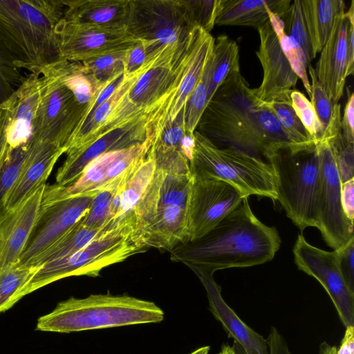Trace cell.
I'll return each mask as SVG.
<instances>
[{
	"label": "cell",
	"instance_id": "74e56055",
	"mask_svg": "<svg viewBox=\"0 0 354 354\" xmlns=\"http://www.w3.org/2000/svg\"><path fill=\"white\" fill-rule=\"evenodd\" d=\"M124 53L109 54L82 62L84 71L102 85L124 74Z\"/></svg>",
	"mask_w": 354,
	"mask_h": 354
},
{
	"label": "cell",
	"instance_id": "8fae6325",
	"mask_svg": "<svg viewBox=\"0 0 354 354\" xmlns=\"http://www.w3.org/2000/svg\"><path fill=\"white\" fill-rule=\"evenodd\" d=\"M331 129L326 127L315 142L320 174L317 196V228L326 243L339 250L354 240L353 221L345 214L341 199L342 182L330 142Z\"/></svg>",
	"mask_w": 354,
	"mask_h": 354
},
{
	"label": "cell",
	"instance_id": "d6a6232c",
	"mask_svg": "<svg viewBox=\"0 0 354 354\" xmlns=\"http://www.w3.org/2000/svg\"><path fill=\"white\" fill-rule=\"evenodd\" d=\"M39 267L19 266L17 263L0 268V313L17 303L21 289L37 272Z\"/></svg>",
	"mask_w": 354,
	"mask_h": 354
},
{
	"label": "cell",
	"instance_id": "b9f144b4",
	"mask_svg": "<svg viewBox=\"0 0 354 354\" xmlns=\"http://www.w3.org/2000/svg\"><path fill=\"white\" fill-rule=\"evenodd\" d=\"M308 72L311 80L310 102L325 129L332 118L335 104L328 97L324 87L317 78L314 67L310 64H308Z\"/></svg>",
	"mask_w": 354,
	"mask_h": 354
},
{
	"label": "cell",
	"instance_id": "60d3db41",
	"mask_svg": "<svg viewBox=\"0 0 354 354\" xmlns=\"http://www.w3.org/2000/svg\"><path fill=\"white\" fill-rule=\"evenodd\" d=\"M220 0H189L186 4L194 26L209 32L215 26Z\"/></svg>",
	"mask_w": 354,
	"mask_h": 354
},
{
	"label": "cell",
	"instance_id": "7402d4cb",
	"mask_svg": "<svg viewBox=\"0 0 354 354\" xmlns=\"http://www.w3.org/2000/svg\"><path fill=\"white\" fill-rule=\"evenodd\" d=\"M214 40V38L209 32L196 27L189 59L178 89L160 116L147 131V138L150 143L165 125L173 121L184 108L212 55Z\"/></svg>",
	"mask_w": 354,
	"mask_h": 354
},
{
	"label": "cell",
	"instance_id": "9c48e42d",
	"mask_svg": "<svg viewBox=\"0 0 354 354\" xmlns=\"http://www.w3.org/2000/svg\"><path fill=\"white\" fill-rule=\"evenodd\" d=\"M146 250L129 228H116L99 234L77 252L39 267L19 292L17 302L25 295L65 277H97L102 269Z\"/></svg>",
	"mask_w": 354,
	"mask_h": 354
},
{
	"label": "cell",
	"instance_id": "484cf974",
	"mask_svg": "<svg viewBox=\"0 0 354 354\" xmlns=\"http://www.w3.org/2000/svg\"><path fill=\"white\" fill-rule=\"evenodd\" d=\"M67 21L109 29L127 30L130 0H62Z\"/></svg>",
	"mask_w": 354,
	"mask_h": 354
},
{
	"label": "cell",
	"instance_id": "f907efd6",
	"mask_svg": "<svg viewBox=\"0 0 354 354\" xmlns=\"http://www.w3.org/2000/svg\"><path fill=\"white\" fill-rule=\"evenodd\" d=\"M218 354H244V353L240 346L234 343L232 346L226 344H223Z\"/></svg>",
	"mask_w": 354,
	"mask_h": 354
},
{
	"label": "cell",
	"instance_id": "5b68a950",
	"mask_svg": "<svg viewBox=\"0 0 354 354\" xmlns=\"http://www.w3.org/2000/svg\"><path fill=\"white\" fill-rule=\"evenodd\" d=\"M64 10L62 0H0V39L19 68L39 75L57 58L55 28Z\"/></svg>",
	"mask_w": 354,
	"mask_h": 354
},
{
	"label": "cell",
	"instance_id": "4fadbf2b",
	"mask_svg": "<svg viewBox=\"0 0 354 354\" xmlns=\"http://www.w3.org/2000/svg\"><path fill=\"white\" fill-rule=\"evenodd\" d=\"M40 96L32 139L64 148L86 110L72 92L55 78L41 75Z\"/></svg>",
	"mask_w": 354,
	"mask_h": 354
},
{
	"label": "cell",
	"instance_id": "6da1fadb",
	"mask_svg": "<svg viewBox=\"0 0 354 354\" xmlns=\"http://www.w3.org/2000/svg\"><path fill=\"white\" fill-rule=\"evenodd\" d=\"M196 131L218 147L259 158L283 148H304L289 140L240 70L231 73L215 92Z\"/></svg>",
	"mask_w": 354,
	"mask_h": 354
},
{
	"label": "cell",
	"instance_id": "603a6c76",
	"mask_svg": "<svg viewBox=\"0 0 354 354\" xmlns=\"http://www.w3.org/2000/svg\"><path fill=\"white\" fill-rule=\"evenodd\" d=\"M189 268L197 275L206 290L211 313L244 354H269L266 339L246 325L227 304L213 274L196 267Z\"/></svg>",
	"mask_w": 354,
	"mask_h": 354
},
{
	"label": "cell",
	"instance_id": "f6af8a7d",
	"mask_svg": "<svg viewBox=\"0 0 354 354\" xmlns=\"http://www.w3.org/2000/svg\"><path fill=\"white\" fill-rule=\"evenodd\" d=\"M354 94H348L343 117L341 118V133L344 140L354 143Z\"/></svg>",
	"mask_w": 354,
	"mask_h": 354
},
{
	"label": "cell",
	"instance_id": "bcb514c9",
	"mask_svg": "<svg viewBox=\"0 0 354 354\" xmlns=\"http://www.w3.org/2000/svg\"><path fill=\"white\" fill-rule=\"evenodd\" d=\"M341 199L346 216L353 221L354 218V178L342 183Z\"/></svg>",
	"mask_w": 354,
	"mask_h": 354
},
{
	"label": "cell",
	"instance_id": "9a60e30c",
	"mask_svg": "<svg viewBox=\"0 0 354 354\" xmlns=\"http://www.w3.org/2000/svg\"><path fill=\"white\" fill-rule=\"evenodd\" d=\"M55 33L57 58L80 63L125 52L139 41L127 30L77 24L63 18L57 23Z\"/></svg>",
	"mask_w": 354,
	"mask_h": 354
},
{
	"label": "cell",
	"instance_id": "ab89813d",
	"mask_svg": "<svg viewBox=\"0 0 354 354\" xmlns=\"http://www.w3.org/2000/svg\"><path fill=\"white\" fill-rule=\"evenodd\" d=\"M14 56L0 39V102L7 99L25 80Z\"/></svg>",
	"mask_w": 354,
	"mask_h": 354
},
{
	"label": "cell",
	"instance_id": "d4e9b609",
	"mask_svg": "<svg viewBox=\"0 0 354 354\" xmlns=\"http://www.w3.org/2000/svg\"><path fill=\"white\" fill-rule=\"evenodd\" d=\"M64 148L48 143L32 145L22 170L5 202L6 212L15 207L30 194L46 185L53 167L64 153Z\"/></svg>",
	"mask_w": 354,
	"mask_h": 354
},
{
	"label": "cell",
	"instance_id": "ac0fdd59",
	"mask_svg": "<svg viewBox=\"0 0 354 354\" xmlns=\"http://www.w3.org/2000/svg\"><path fill=\"white\" fill-rule=\"evenodd\" d=\"M260 44L257 56L263 68L261 85L254 88L262 102L290 100L298 76L283 54L270 21L257 29Z\"/></svg>",
	"mask_w": 354,
	"mask_h": 354
},
{
	"label": "cell",
	"instance_id": "cb8c5ba5",
	"mask_svg": "<svg viewBox=\"0 0 354 354\" xmlns=\"http://www.w3.org/2000/svg\"><path fill=\"white\" fill-rule=\"evenodd\" d=\"M155 169L154 158L148 152L145 158L117 189L111 204L109 221L104 232L124 227L133 232L136 208Z\"/></svg>",
	"mask_w": 354,
	"mask_h": 354
},
{
	"label": "cell",
	"instance_id": "836d02e7",
	"mask_svg": "<svg viewBox=\"0 0 354 354\" xmlns=\"http://www.w3.org/2000/svg\"><path fill=\"white\" fill-rule=\"evenodd\" d=\"M32 145L30 142L0 156V217L5 212V202L15 184Z\"/></svg>",
	"mask_w": 354,
	"mask_h": 354
},
{
	"label": "cell",
	"instance_id": "ffe728a7",
	"mask_svg": "<svg viewBox=\"0 0 354 354\" xmlns=\"http://www.w3.org/2000/svg\"><path fill=\"white\" fill-rule=\"evenodd\" d=\"M46 185L0 217V268L18 263L36 221Z\"/></svg>",
	"mask_w": 354,
	"mask_h": 354
},
{
	"label": "cell",
	"instance_id": "5bb4252c",
	"mask_svg": "<svg viewBox=\"0 0 354 354\" xmlns=\"http://www.w3.org/2000/svg\"><path fill=\"white\" fill-rule=\"evenodd\" d=\"M187 207V240L209 232L245 198L230 183L209 176L192 175Z\"/></svg>",
	"mask_w": 354,
	"mask_h": 354
},
{
	"label": "cell",
	"instance_id": "ba28073f",
	"mask_svg": "<svg viewBox=\"0 0 354 354\" xmlns=\"http://www.w3.org/2000/svg\"><path fill=\"white\" fill-rule=\"evenodd\" d=\"M192 175L225 181L248 198L251 195L277 198L274 175L268 162L240 151L221 148L194 131V147L189 160Z\"/></svg>",
	"mask_w": 354,
	"mask_h": 354
},
{
	"label": "cell",
	"instance_id": "7dc6e473",
	"mask_svg": "<svg viewBox=\"0 0 354 354\" xmlns=\"http://www.w3.org/2000/svg\"><path fill=\"white\" fill-rule=\"evenodd\" d=\"M269 354H292L288 344L278 330L272 326L266 339Z\"/></svg>",
	"mask_w": 354,
	"mask_h": 354
},
{
	"label": "cell",
	"instance_id": "816d5d0a",
	"mask_svg": "<svg viewBox=\"0 0 354 354\" xmlns=\"http://www.w3.org/2000/svg\"><path fill=\"white\" fill-rule=\"evenodd\" d=\"M337 347L327 342H322L319 346V354H336Z\"/></svg>",
	"mask_w": 354,
	"mask_h": 354
},
{
	"label": "cell",
	"instance_id": "83f0119b",
	"mask_svg": "<svg viewBox=\"0 0 354 354\" xmlns=\"http://www.w3.org/2000/svg\"><path fill=\"white\" fill-rule=\"evenodd\" d=\"M304 12L314 53H320L332 31L335 20L345 12L342 0H303Z\"/></svg>",
	"mask_w": 354,
	"mask_h": 354
},
{
	"label": "cell",
	"instance_id": "52a82bcc",
	"mask_svg": "<svg viewBox=\"0 0 354 354\" xmlns=\"http://www.w3.org/2000/svg\"><path fill=\"white\" fill-rule=\"evenodd\" d=\"M266 159L274 175L277 200L287 216L301 231L308 227H317L320 164L316 145L278 149Z\"/></svg>",
	"mask_w": 354,
	"mask_h": 354
},
{
	"label": "cell",
	"instance_id": "d6986e66",
	"mask_svg": "<svg viewBox=\"0 0 354 354\" xmlns=\"http://www.w3.org/2000/svg\"><path fill=\"white\" fill-rule=\"evenodd\" d=\"M354 22V1L338 15L316 63L315 75L330 100L338 103L346 84L347 42L350 24Z\"/></svg>",
	"mask_w": 354,
	"mask_h": 354
},
{
	"label": "cell",
	"instance_id": "4316f807",
	"mask_svg": "<svg viewBox=\"0 0 354 354\" xmlns=\"http://www.w3.org/2000/svg\"><path fill=\"white\" fill-rule=\"evenodd\" d=\"M291 2L290 0H220L215 25L258 29L269 21V8L281 19Z\"/></svg>",
	"mask_w": 354,
	"mask_h": 354
},
{
	"label": "cell",
	"instance_id": "2e32d148",
	"mask_svg": "<svg viewBox=\"0 0 354 354\" xmlns=\"http://www.w3.org/2000/svg\"><path fill=\"white\" fill-rule=\"evenodd\" d=\"M293 254L299 270L314 277L324 287L344 326H354V292L341 273L338 252L319 249L299 234Z\"/></svg>",
	"mask_w": 354,
	"mask_h": 354
},
{
	"label": "cell",
	"instance_id": "7a4b0ae2",
	"mask_svg": "<svg viewBox=\"0 0 354 354\" xmlns=\"http://www.w3.org/2000/svg\"><path fill=\"white\" fill-rule=\"evenodd\" d=\"M196 28L186 39L160 48L138 70L124 75L115 91L109 113L93 142L110 131L131 124H144L148 130L178 89L189 59Z\"/></svg>",
	"mask_w": 354,
	"mask_h": 354
},
{
	"label": "cell",
	"instance_id": "f35d334b",
	"mask_svg": "<svg viewBox=\"0 0 354 354\" xmlns=\"http://www.w3.org/2000/svg\"><path fill=\"white\" fill-rule=\"evenodd\" d=\"M292 106L299 120L316 142L323 135L324 128L310 101L299 91L293 89L290 94Z\"/></svg>",
	"mask_w": 354,
	"mask_h": 354
},
{
	"label": "cell",
	"instance_id": "f5cc1de1",
	"mask_svg": "<svg viewBox=\"0 0 354 354\" xmlns=\"http://www.w3.org/2000/svg\"><path fill=\"white\" fill-rule=\"evenodd\" d=\"M209 349L210 347L209 346H205L194 350L189 354H207Z\"/></svg>",
	"mask_w": 354,
	"mask_h": 354
},
{
	"label": "cell",
	"instance_id": "30bf717a",
	"mask_svg": "<svg viewBox=\"0 0 354 354\" xmlns=\"http://www.w3.org/2000/svg\"><path fill=\"white\" fill-rule=\"evenodd\" d=\"M97 192L73 195L65 186L46 185L36 221L18 264L26 265L77 223Z\"/></svg>",
	"mask_w": 354,
	"mask_h": 354
},
{
	"label": "cell",
	"instance_id": "681fc988",
	"mask_svg": "<svg viewBox=\"0 0 354 354\" xmlns=\"http://www.w3.org/2000/svg\"><path fill=\"white\" fill-rule=\"evenodd\" d=\"M336 354H354V326L346 327L344 335Z\"/></svg>",
	"mask_w": 354,
	"mask_h": 354
},
{
	"label": "cell",
	"instance_id": "f546056e",
	"mask_svg": "<svg viewBox=\"0 0 354 354\" xmlns=\"http://www.w3.org/2000/svg\"><path fill=\"white\" fill-rule=\"evenodd\" d=\"M237 70H240V66L236 42L225 35L214 38L207 90L208 102L227 77Z\"/></svg>",
	"mask_w": 354,
	"mask_h": 354
},
{
	"label": "cell",
	"instance_id": "7bdbcfd3",
	"mask_svg": "<svg viewBox=\"0 0 354 354\" xmlns=\"http://www.w3.org/2000/svg\"><path fill=\"white\" fill-rule=\"evenodd\" d=\"M155 52L147 43L138 41L124 53V75H129L138 70Z\"/></svg>",
	"mask_w": 354,
	"mask_h": 354
},
{
	"label": "cell",
	"instance_id": "7c38bea8",
	"mask_svg": "<svg viewBox=\"0 0 354 354\" xmlns=\"http://www.w3.org/2000/svg\"><path fill=\"white\" fill-rule=\"evenodd\" d=\"M195 27L185 0H130L127 30L153 51L183 41Z\"/></svg>",
	"mask_w": 354,
	"mask_h": 354
},
{
	"label": "cell",
	"instance_id": "ee69618b",
	"mask_svg": "<svg viewBox=\"0 0 354 354\" xmlns=\"http://www.w3.org/2000/svg\"><path fill=\"white\" fill-rule=\"evenodd\" d=\"M337 251L342 277L348 288L354 292V240Z\"/></svg>",
	"mask_w": 354,
	"mask_h": 354
},
{
	"label": "cell",
	"instance_id": "277c9868",
	"mask_svg": "<svg viewBox=\"0 0 354 354\" xmlns=\"http://www.w3.org/2000/svg\"><path fill=\"white\" fill-rule=\"evenodd\" d=\"M149 153L156 169L135 212L134 238L146 249L171 252L187 240L189 162L180 151Z\"/></svg>",
	"mask_w": 354,
	"mask_h": 354
},
{
	"label": "cell",
	"instance_id": "d590c367",
	"mask_svg": "<svg viewBox=\"0 0 354 354\" xmlns=\"http://www.w3.org/2000/svg\"><path fill=\"white\" fill-rule=\"evenodd\" d=\"M212 56V53L205 66L199 82L190 94L183 108L185 129L190 134L194 133L208 103L207 90Z\"/></svg>",
	"mask_w": 354,
	"mask_h": 354
},
{
	"label": "cell",
	"instance_id": "8992f818",
	"mask_svg": "<svg viewBox=\"0 0 354 354\" xmlns=\"http://www.w3.org/2000/svg\"><path fill=\"white\" fill-rule=\"evenodd\" d=\"M164 312L154 302L127 295H91L59 302L40 317L36 330L68 333L130 325L159 323Z\"/></svg>",
	"mask_w": 354,
	"mask_h": 354
},
{
	"label": "cell",
	"instance_id": "e0dca14e",
	"mask_svg": "<svg viewBox=\"0 0 354 354\" xmlns=\"http://www.w3.org/2000/svg\"><path fill=\"white\" fill-rule=\"evenodd\" d=\"M40 75L30 73L0 102V156L30 142L40 96Z\"/></svg>",
	"mask_w": 354,
	"mask_h": 354
},
{
	"label": "cell",
	"instance_id": "f1b7e54d",
	"mask_svg": "<svg viewBox=\"0 0 354 354\" xmlns=\"http://www.w3.org/2000/svg\"><path fill=\"white\" fill-rule=\"evenodd\" d=\"M99 234H101L100 231L88 228L78 221L25 266L40 267L47 263L68 257L88 245Z\"/></svg>",
	"mask_w": 354,
	"mask_h": 354
},
{
	"label": "cell",
	"instance_id": "c3c4849f",
	"mask_svg": "<svg viewBox=\"0 0 354 354\" xmlns=\"http://www.w3.org/2000/svg\"><path fill=\"white\" fill-rule=\"evenodd\" d=\"M354 72V22L349 27L347 42L346 78L353 75Z\"/></svg>",
	"mask_w": 354,
	"mask_h": 354
},
{
	"label": "cell",
	"instance_id": "3957f363",
	"mask_svg": "<svg viewBox=\"0 0 354 354\" xmlns=\"http://www.w3.org/2000/svg\"><path fill=\"white\" fill-rule=\"evenodd\" d=\"M248 198H244L206 234L174 248L170 252L171 260L212 274L271 261L281 244L278 231L257 218Z\"/></svg>",
	"mask_w": 354,
	"mask_h": 354
},
{
	"label": "cell",
	"instance_id": "e575fe53",
	"mask_svg": "<svg viewBox=\"0 0 354 354\" xmlns=\"http://www.w3.org/2000/svg\"><path fill=\"white\" fill-rule=\"evenodd\" d=\"M284 32L292 37L304 51L308 64L317 56L313 50L304 12L303 0L291 2L286 14L281 18Z\"/></svg>",
	"mask_w": 354,
	"mask_h": 354
},
{
	"label": "cell",
	"instance_id": "1f68e13d",
	"mask_svg": "<svg viewBox=\"0 0 354 354\" xmlns=\"http://www.w3.org/2000/svg\"><path fill=\"white\" fill-rule=\"evenodd\" d=\"M263 102L276 117L281 129L295 145L307 148L315 145L296 115L290 100Z\"/></svg>",
	"mask_w": 354,
	"mask_h": 354
},
{
	"label": "cell",
	"instance_id": "4dcf8cb0",
	"mask_svg": "<svg viewBox=\"0 0 354 354\" xmlns=\"http://www.w3.org/2000/svg\"><path fill=\"white\" fill-rule=\"evenodd\" d=\"M269 21L278 39L281 48L298 77L303 82L306 93L310 96V83L307 73L308 62L306 54L298 43L284 32L282 19L276 14L268 10Z\"/></svg>",
	"mask_w": 354,
	"mask_h": 354
},
{
	"label": "cell",
	"instance_id": "8d00e7d4",
	"mask_svg": "<svg viewBox=\"0 0 354 354\" xmlns=\"http://www.w3.org/2000/svg\"><path fill=\"white\" fill-rule=\"evenodd\" d=\"M120 185L98 191L89 209L79 222L88 228L104 233V230L109 221L113 199Z\"/></svg>",
	"mask_w": 354,
	"mask_h": 354
},
{
	"label": "cell",
	"instance_id": "44dd1931",
	"mask_svg": "<svg viewBox=\"0 0 354 354\" xmlns=\"http://www.w3.org/2000/svg\"><path fill=\"white\" fill-rule=\"evenodd\" d=\"M147 140L144 124H131L110 131L82 151L66 156L56 174V184L67 187L81 175L86 166L98 156L143 143Z\"/></svg>",
	"mask_w": 354,
	"mask_h": 354
}]
</instances>
